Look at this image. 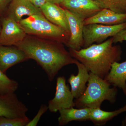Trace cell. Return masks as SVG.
<instances>
[{"label":"cell","instance_id":"6","mask_svg":"<svg viewBox=\"0 0 126 126\" xmlns=\"http://www.w3.org/2000/svg\"><path fill=\"white\" fill-rule=\"evenodd\" d=\"M74 97L69 87L66 83L64 77H59L56 79V92L54 98L50 100L48 108L50 111L57 112L62 109L75 107Z\"/></svg>","mask_w":126,"mask_h":126},{"label":"cell","instance_id":"27","mask_svg":"<svg viewBox=\"0 0 126 126\" xmlns=\"http://www.w3.org/2000/svg\"><path fill=\"white\" fill-rule=\"evenodd\" d=\"M1 21H0V33L1 30Z\"/></svg>","mask_w":126,"mask_h":126},{"label":"cell","instance_id":"8","mask_svg":"<svg viewBox=\"0 0 126 126\" xmlns=\"http://www.w3.org/2000/svg\"><path fill=\"white\" fill-rule=\"evenodd\" d=\"M28 109L15 93L0 95V117L18 118L27 116Z\"/></svg>","mask_w":126,"mask_h":126},{"label":"cell","instance_id":"4","mask_svg":"<svg viewBox=\"0 0 126 126\" xmlns=\"http://www.w3.org/2000/svg\"><path fill=\"white\" fill-rule=\"evenodd\" d=\"M20 24L27 35L63 43L66 46L70 34L48 20L44 16L34 15L23 19Z\"/></svg>","mask_w":126,"mask_h":126},{"label":"cell","instance_id":"21","mask_svg":"<svg viewBox=\"0 0 126 126\" xmlns=\"http://www.w3.org/2000/svg\"><path fill=\"white\" fill-rule=\"evenodd\" d=\"M30 121L27 116L15 118L0 117V126H26Z\"/></svg>","mask_w":126,"mask_h":126},{"label":"cell","instance_id":"10","mask_svg":"<svg viewBox=\"0 0 126 126\" xmlns=\"http://www.w3.org/2000/svg\"><path fill=\"white\" fill-rule=\"evenodd\" d=\"M65 11L70 32L69 40L66 46L69 48L79 50L82 48L83 45L84 20L66 9Z\"/></svg>","mask_w":126,"mask_h":126},{"label":"cell","instance_id":"17","mask_svg":"<svg viewBox=\"0 0 126 126\" xmlns=\"http://www.w3.org/2000/svg\"><path fill=\"white\" fill-rule=\"evenodd\" d=\"M91 108L75 109L73 107L60 110L59 125L64 126L73 121H83L89 120Z\"/></svg>","mask_w":126,"mask_h":126},{"label":"cell","instance_id":"25","mask_svg":"<svg viewBox=\"0 0 126 126\" xmlns=\"http://www.w3.org/2000/svg\"><path fill=\"white\" fill-rule=\"evenodd\" d=\"M35 6L40 9L47 2V0H29Z\"/></svg>","mask_w":126,"mask_h":126},{"label":"cell","instance_id":"20","mask_svg":"<svg viewBox=\"0 0 126 126\" xmlns=\"http://www.w3.org/2000/svg\"><path fill=\"white\" fill-rule=\"evenodd\" d=\"M18 87L16 81L9 78L0 70V95L15 93Z\"/></svg>","mask_w":126,"mask_h":126},{"label":"cell","instance_id":"11","mask_svg":"<svg viewBox=\"0 0 126 126\" xmlns=\"http://www.w3.org/2000/svg\"><path fill=\"white\" fill-rule=\"evenodd\" d=\"M28 60L24 52L16 46L0 45V70L4 73L12 66Z\"/></svg>","mask_w":126,"mask_h":126},{"label":"cell","instance_id":"26","mask_svg":"<svg viewBox=\"0 0 126 126\" xmlns=\"http://www.w3.org/2000/svg\"><path fill=\"white\" fill-rule=\"evenodd\" d=\"M63 1V0H47V2L58 5H60Z\"/></svg>","mask_w":126,"mask_h":126},{"label":"cell","instance_id":"14","mask_svg":"<svg viewBox=\"0 0 126 126\" xmlns=\"http://www.w3.org/2000/svg\"><path fill=\"white\" fill-rule=\"evenodd\" d=\"M75 64L78 68V73L75 76L70 75L68 79L71 87V92L74 98L77 99L83 94L86 90L89 78V72L82 63L75 59Z\"/></svg>","mask_w":126,"mask_h":126},{"label":"cell","instance_id":"12","mask_svg":"<svg viewBox=\"0 0 126 126\" xmlns=\"http://www.w3.org/2000/svg\"><path fill=\"white\" fill-rule=\"evenodd\" d=\"M44 16L40 8L35 6L29 0H12L9 6L7 16L19 23L24 16Z\"/></svg>","mask_w":126,"mask_h":126},{"label":"cell","instance_id":"16","mask_svg":"<svg viewBox=\"0 0 126 126\" xmlns=\"http://www.w3.org/2000/svg\"><path fill=\"white\" fill-rule=\"evenodd\" d=\"M104 79L111 85L122 89L126 94V61L113 63L110 72Z\"/></svg>","mask_w":126,"mask_h":126},{"label":"cell","instance_id":"2","mask_svg":"<svg viewBox=\"0 0 126 126\" xmlns=\"http://www.w3.org/2000/svg\"><path fill=\"white\" fill-rule=\"evenodd\" d=\"M113 40L111 37L103 43L93 44L79 50L69 48V52L89 72L104 79L110 72L112 64L121 59V48L119 45H113Z\"/></svg>","mask_w":126,"mask_h":126},{"label":"cell","instance_id":"23","mask_svg":"<svg viewBox=\"0 0 126 126\" xmlns=\"http://www.w3.org/2000/svg\"><path fill=\"white\" fill-rule=\"evenodd\" d=\"M113 44L119 43H122L124 41H126V28L119 31L115 35L113 36Z\"/></svg>","mask_w":126,"mask_h":126},{"label":"cell","instance_id":"28","mask_svg":"<svg viewBox=\"0 0 126 126\" xmlns=\"http://www.w3.org/2000/svg\"><path fill=\"white\" fill-rule=\"evenodd\" d=\"M125 106H126V105H125Z\"/></svg>","mask_w":126,"mask_h":126},{"label":"cell","instance_id":"5","mask_svg":"<svg viewBox=\"0 0 126 126\" xmlns=\"http://www.w3.org/2000/svg\"><path fill=\"white\" fill-rule=\"evenodd\" d=\"M126 28V22L114 25L99 24L84 25L82 48H87L94 43L99 44L103 43L109 37H113Z\"/></svg>","mask_w":126,"mask_h":126},{"label":"cell","instance_id":"19","mask_svg":"<svg viewBox=\"0 0 126 126\" xmlns=\"http://www.w3.org/2000/svg\"><path fill=\"white\" fill-rule=\"evenodd\" d=\"M102 9L119 14H126V0H94Z\"/></svg>","mask_w":126,"mask_h":126},{"label":"cell","instance_id":"22","mask_svg":"<svg viewBox=\"0 0 126 126\" xmlns=\"http://www.w3.org/2000/svg\"><path fill=\"white\" fill-rule=\"evenodd\" d=\"M48 109V107L45 104L41 105L36 116L32 120H30L26 126H37L41 117L44 113L47 111Z\"/></svg>","mask_w":126,"mask_h":126},{"label":"cell","instance_id":"9","mask_svg":"<svg viewBox=\"0 0 126 126\" xmlns=\"http://www.w3.org/2000/svg\"><path fill=\"white\" fill-rule=\"evenodd\" d=\"M60 5L84 20L102 9L94 0H63Z\"/></svg>","mask_w":126,"mask_h":126},{"label":"cell","instance_id":"13","mask_svg":"<svg viewBox=\"0 0 126 126\" xmlns=\"http://www.w3.org/2000/svg\"><path fill=\"white\" fill-rule=\"evenodd\" d=\"M43 15L48 20L61 27L70 35V29L65 9L59 5L47 2L40 8Z\"/></svg>","mask_w":126,"mask_h":126},{"label":"cell","instance_id":"1","mask_svg":"<svg viewBox=\"0 0 126 126\" xmlns=\"http://www.w3.org/2000/svg\"><path fill=\"white\" fill-rule=\"evenodd\" d=\"M16 46L23 50L29 59L35 60L52 81L61 69L74 64L75 59L63 43L27 35Z\"/></svg>","mask_w":126,"mask_h":126},{"label":"cell","instance_id":"15","mask_svg":"<svg viewBox=\"0 0 126 126\" xmlns=\"http://www.w3.org/2000/svg\"><path fill=\"white\" fill-rule=\"evenodd\" d=\"M126 22V14H119L109 9H102L97 14L84 20V25L99 24L114 25Z\"/></svg>","mask_w":126,"mask_h":126},{"label":"cell","instance_id":"18","mask_svg":"<svg viewBox=\"0 0 126 126\" xmlns=\"http://www.w3.org/2000/svg\"><path fill=\"white\" fill-rule=\"evenodd\" d=\"M126 111V106L117 110L112 111H107L100 108H91L89 120L92 122L95 125H104L113 118L122 113Z\"/></svg>","mask_w":126,"mask_h":126},{"label":"cell","instance_id":"24","mask_svg":"<svg viewBox=\"0 0 126 126\" xmlns=\"http://www.w3.org/2000/svg\"><path fill=\"white\" fill-rule=\"evenodd\" d=\"M12 0H0V15L9 5Z\"/></svg>","mask_w":126,"mask_h":126},{"label":"cell","instance_id":"7","mask_svg":"<svg viewBox=\"0 0 126 126\" xmlns=\"http://www.w3.org/2000/svg\"><path fill=\"white\" fill-rule=\"evenodd\" d=\"M0 45L16 46L27 35L19 23L8 16L1 21Z\"/></svg>","mask_w":126,"mask_h":126},{"label":"cell","instance_id":"3","mask_svg":"<svg viewBox=\"0 0 126 126\" xmlns=\"http://www.w3.org/2000/svg\"><path fill=\"white\" fill-rule=\"evenodd\" d=\"M111 84L104 79L89 72L87 86L83 94L76 99L75 107L78 108H100L104 101L112 103L116 100V87L111 88Z\"/></svg>","mask_w":126,"mask_h":126}]
</instances>
